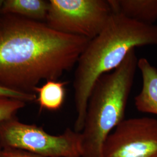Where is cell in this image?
Returning <instances> with one entry per match:
<instances>
[{
  "instance_id": "cell-7",
  "label": "cell",
  "mask_w": 157,
  "mask_h": 157,
  "mask_svg": "<svg viewBox=\"0 0 157 157\" xmlns=\"http://www.w3.org/2000/svg\"><path fill=\"white\" fill-rule=\"evenodd\" d=\"M143 86L140 93L135 98V107L137 111L157 115V69L145 58L138 61Z\"/></svg>"
},
{
  "instance_id": "cell-2",
  "label": "cell",
  "mask_w": 157,
  "mask_h": 157,
  "mask_svg": "<svg viewBox=\"0 0 157 157\" xmlns=\"http://www.w3.org/2000/svg\"><path fill=\"white\" fill-rule=\"evenodd\" d=\"M145 45L157 46V25L137 22L118 12H113L105 28L90 40L78 58L74 75L75 132L81 133L83 129L87 103L96 80L117 69L130 51Z\"/></svg>"
},
{
  "instance_id": "cell-14",
  "label": "cell",
  "mask_w": 157,
  "mask_h": 157,
  "mask_svg": "<svg viewBox=\"0 0 157 157\" xmlns=\"http://www.w3.org/2000/svg\"><path fill=\"white\" fill-rule=\"evenodd\" d=\"M3 2H4V1L0 0V11H1L2 6V5H3Z\"/></svg>"
},
{
  "instance_id": "cell-8",
  "label": "cell",
  "mask_w": 157,
  "mask_h": 157,
  "mask_svg": "<svg viewBox=\"0 0 157 157\" xmlns=\"http://www.w3.org/2000/svg\"><path fill=\"white\" fill-rule=\"evenodd\" d=\"M113 12L147 25L157 20V0H108Z\"/></svg>"
},
{
  "instance_id": "cell-4",
  "label": "cell",
  "mask_w": 157,
  "mask_h": 157,
  "mask_svg": "<svg viewBox=\"0 0 157 157\" xmlns=\"http://www.w3.org/2000/svg\"><path fill=\"white\" fill-rule=\"evenodd\" d=\"M2 147L17 148L43 157H82V133L67 128L52 135L43 128L24 124L15 118L0 125Z\"/></svg>"
},
{
  "instance_id": "cell-5",
  "label": "cell",
  "mask_w": 157,
  "mask_h": 157,
  "mask_svg": "<svg viewBox=\"0 0 157 157\" xmlns=\"http://www.w3.org/2000/svg\"><path fill=\"white\" fill-rule=\"evenodd\" d=\"M46 24L63 33L94 39L113 13L109 1L50 0Z\"/></svg>"
},
{
  "instance_id": "cell-1",
  "label": "cell",
  "mask_w": 157,
  "mask_h": 157,
  "mask_svg": "<svg viewBox=\"0 0 157 157\" xmlns=\"http://www.w3.org/2000/svg\"><path fill=\"white\" fill-rule=\"evenodd\" d=\"M6 15L0 21V85L12 90L35 94L41 80H57L77 64L90 41Z\"/></svg>"
},
{
  "instance_id": "cell-11",
  "label": "cell",
  "mask_w": 157,
  "mask_h": 157,
  "mask_svg": "<svg viewBox=\"0 0 157 157\" xmlns=\"http://www.w3.org/2000/svg\"><path fill=\"white\" fill-rule=\"evenodd\" d=\"M26 105L23 101L0 98V125L6 121L15 118V115Z\"/></svg>"
},
{
  "instance_id": "cell-13",
  "label": "cell",
  "mask_w": 157,
  "mask_h": 157,
  "mask_svg": "<svg viewBox=\"0 0 157 157\" xmlns=\"http://www.w3.org/2000/svg\"><path fill=\"white\" fill-rule=\"evenodd\" d=\"M1 157H43L17 148L2 147Z\"/></svg>"
},
{
  "instance_id": "cell-6",
  "label": "cell",
  "mask_w": 157,
  "mask_h": 157,
  "mask_svg": "<svg viewBox=\"0 0 157 157\" xmlns=\"http://www.w3.org/2000/svg\"><path fill=\"white\" fill-rule=\"evenodd\" d=\"M101 157H157V119H124L108 136Z\"/></svg>"
},
{
  "instance_id": "cell-15",
  "label": "cell",
  "mask_w": 157,
  "mask_h": 157,
  "mask_svg": "<svg viewBox=\"0 0 157 157\" xmlns=\"http://www.w3.org/2000/svg\"><path fill=\"white\" fill-rule=\"evenodd\" d=\"M2 150V144H1V142H0V157H1V154Z\"/></svg>"
},
{
  "instance_id": "cell-10",
  "label": "cell",
  "mask_w": 157,
  "mask_h": 157,
  "mask_svg": "<svg viewBox=\"0 0 157 157\" xmlns=\"http://www.w3.org/2000/svg\"><path fill=\"white\" fill-rule=\"evenodd\" d=\"M67 82L48 80L41 87H36L34 93L37 94L36 101L41 109L57 111L63 104Z\"/></svg>"
},
{
  "instance_id": "cell-3",
  "label": "cell",
  "mask_w": 157,
  "mask_h": 157,
  "mask_svg": "<svg viewBox=\"0 0 157 157\" xmlns=\"http://www.w3.org/2000/svg\"><path fill=\"white\" fill-rule=\"evenodd\" d=\"M138 61L133 49L117 69L101 75L96 80L81 132L82 157H101L108 136L124 119Z\"/></svg>"
},
{
  "instance_id": "cell-12",
  "label": "cell",
  "mask_w": 157,
  "mask_h": 157,
  "mask_svg": "<svg viewBox=\"0 0 157 157\" xmlns=\"http://www.w3.org/2000/svg\"><path fill=\"white\" fill-rule=\"evenodd\" d=\"M0 98H10L26 102L36 101L37 94L19 92L0 85Z\"/></svg>"
},
{
  "instance_id": "cell-9",
  "label": "cell",
  "mask_w": 157,
  "mask_h": 157,
  "mask_svg": "<svg viewBox=\"0 0 157 157\" xmlns=\"http://www.w3.org/2000/svg\"><path fill=\"white\" fill-rule=\"evenodd\" d=\"M50 2L44 0H6L1 12L4 14L16 15L33 19H46Z\"/></svg>"
}]
</instances>
